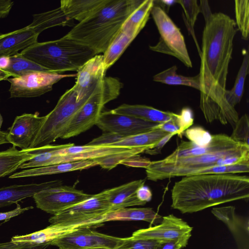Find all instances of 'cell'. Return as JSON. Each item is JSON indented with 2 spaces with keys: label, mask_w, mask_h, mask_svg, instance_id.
Returning a JSON list of instances; mask_svg holds the SVG:
<instances>
[{
  "label": "cell",
  "mask_w": 249,
  "mask_h": 249,
  "mask_svg": "<svg viewBox=\"0 0 249 249\" xmlns=\"http://www.w3.org/2000/svg\"><path fill=\"white\" fill-rule=\"evenodd\" d=\"M205 24L198 73L201 85L200 108L207 123H234L238 114L225 97L229 64L232 57L235 21L227 15L213 13L207 0L200 1Z\"/></svg>",
  "instance_id": "1"
},
{
  "label": "cell",
  "mask_w": 249,
  "mask_h": 249,
  "mask_svg": "<svg viewBox=\"0 0 249 249\" xmlns=\"http://www.w3.org/2000/svg\"><path fill=\"white\" fill-rule=\"evenodd\" d=\"M249 163V146L219 134L213 135L204 146L181 141L169 156L150 161L145 172L148 180L157 181L196 175L248 173Z\"/></svg>",
  "instance_id": "2"
},
{
  "label": "cell",
  "mask_w": 249,
  "mask_h": 249,
  "mask_svg": "<svg viewBox=\"0 0 249 249\" xmlns=\"http://www.w3.org/2000/svg\"><path fill=\"white\" fill-rule=\"evenodd\" d=\"M249 197V178L234 174L183 177L171 190L173 208L193 213L221 204Z\"/></svg>",
  "instance_id": "3"
},
{
  "label": "cell",
  "mask_w": 249,
  "mask_h": 249,
  "mask_svg": "<svg viewBox=\"0 0 249 249\" xmlns=\"http://www.w3.org/2000/svg\"><path fill=\"white\" fill-rule=\"evenodd\" d=\"M142 0H109L65 36L89 47L96 54L104 53L125 20Z\"/></svg>",
  "instance_id": "4"
},
{
  "label": "cell",
  "mask_w": 249,
  "mask_h": 249,
  "mask_svg": "<svg viewBox=\"0 0 249 249\" xmlns=\"http://www.w3.org/2000/svg\"><path fill=\"white\" fill-rule=\"evenodd\" d=\"M20 53L50 72L77 71L96 55L89 47L64 36L52 41L37 42Z\"/></svg>",
  "instance_id": "5"
},
{
  "label": "cell",
  "mask_w": 249,
  "mask_h": 249,
  "mask_svg": "<svg viewBox=\"0 0 249 249\" xmlns=\"http://www.w3.org/2000/svg\"><path fill=\"white\" fill-rule=\"evenodd\" d=\"M89 98L78 100L72 87L59 98L47 115L29 149L50 145L61 138L71 121Z\"/></svg>",
  "instance_id": "6"
},
{
  "label": "cell",
  "mask_w": 249,
  "mask_h": 249,
  "mask_svg": "<svg viewBox=\"0 0 249 249\" xmlns=\"http://www.w3.org/2000/svg\"><path fill=\"white\" fill-rule=\"evenodd\" d=\"M123 84L116 78L105 77L82 106L61 139L77 136L96 124L105 105L119 95Z\"/></svg>",
  "instance_id": "7"
},
{
  "label": "cell",
  "mask_w": 249,
  "mask_h": 249,
  "mask_svg": "<svg viewBox=\"0 0 249 249\" xmlns=\"http://www.w3.org/2000/svg\"><path fill=\"white\" fill-rule=\"evenodd\" d=\"M151 14L160 34L159 40L149 49L154 52L173 56L188 68L192 62L180 29L160 6L154 3Z\"/></svg>",
  "instance_id": "8"
},
{
  "label": "cell",
  "mask_w": 249,
  "mask_h": 249,
  "mask_svg": "<svg viewBox=\"0 0 249 249\" xmlns=\"http://www.w3.org/2000/svg\"><path fill=\"white\" fill-rule=\"evenodd\" d=\"M109 212V202L103 191L53 215L49 218V222L51 224L91 227L105 222V216Z\"/></svg>",
  "instance_id": "9"
},
{
  "label": "cell",
  "mask_w": 249,
  "mask_h": 249,
  "mask_svg": "<svg viewBox=\"0 0 249 249\" xmlns=\"http://www.w3.org/2000/svg\"><path fill=\"white\" fill-rule=\"evenodd\" d=\"M76 74H63L49 71H34L18 77L8 78L11 98L40 96L53 89V85L63 78L76 77Z\"/></svg>",
  "instance_id": "10"
},
{
  "label": "cell",
  "mask_w": 249,
  "mask_h": 249,
  "mask_svg": "<svg viewBox=\"0 0 249 249\" xmlns=\"http://www.w3.org/2000/svg\"><path fill=\"white\" fill-rule=\"evenodd\" d=\"M92 195L73 187L57 185L36 193L33 197L37 208L54 215Z\"/></svg>",
  "instance_id": "11"
},
{
  "label": "cell",
  "mask_w": 249,
  "mask_h": 249,
  "mask_svg": "<svg viewBox=\"0 0 249 249\" xmlns=\"http://www.w3.org/2000/svg\"><path fill=\"white\" fill-rule=\"evenodd\" d=\"M122 240L123 238L101 233L86 226L63 235L53 241L50 245L61 249H114Z\"/></svg>",
  "instance_id": "12"
},
{
  "label": "cell",
  "mask_w": 249,
  "mask_h": 249,
  "mask_svg": "<svg viewBox=\"0 0 249 249\" xmlns=\"http://www.w3.org/2000/svg\"><path fill=\"white\" fill-rule=\"evenodd\" d=\"M159 124L108 110L102 112L95 125L105 133L128 137L154 129Z\"/></svg>",
  "instance_id": "13"
},
{
  "label": "cell",
  "mask_w": 249,
  "mask_h": 249,
  "mask_svg": "<svg viewBox=\"0 0 249 249\" xmlns=\"http://www.w3.org/2000/svg\"><path fill=\"white\" fill-rule=\"evenodd\" d=\"M139 147L128 148L109 144L75 145L69 143L57 145L56 153L61 157L62 163L95 160L134 151Z\"/></svg>",
  "instance_id": "14"
},
{
  "label": "cell",
  "mask_w": 249,
  "mask_h": 249,
  "mask_svg": "<svg viewBox=\"0 0 249 249\" xmlns=\"http://www.w3.org/2000/svg\"><path fill=\"white\" fill-rule=\"evenodd\" d=\"M106 72L101 54L95 55L80 67L77 71L76 80L73 87L77 100L89 98L103 81Z\"/></svg>",
  "instance_id": "15"
},
{
  "label": "cell",
  "mask_w": 249,
  "mask_h": 249,
  "mask_svg": "<svg viewBox=\"0 0 249 249\" xmlns=\"http://www.w3.org/2000/svg\"><path fill=\"white\" fill-rule=\"evenodd\" d=\"M38 113H24L17 116L9 128L7 139L13 146L21 150L29 149L45 120Z\"/></svg>",
  "instance_id": "16"
},
{
  "label": "cell",
  "mask_w": 249,
  "mask_h": 249,
  "mask_svg": "<svg viewBox=\"0 0 249 249\" xmlns=\"http://www.w3.org/2000/svg\"><path fill=\"white\" fill-rule=\"evenodd\" d=\"M193 228L173 214L162 217L161 222L153 227L138 230L132 236L138 239L166 241L191 234Z\"/></svg>",
  "instance_id": "17"
},
{
  "label": "cell",
  "mask_w": 249,
  "mask_h": 249,
  "mask_svg": "<svg viewBox=\"0 0 249 249\" xmlns=\"http://www.w3.org/2000/svg\"><path fill=\"white\" fill-rule=\"evenodd\" d=\"M40 34L29 25L0 35V56H11L38 42Z\"/></svg>",
  "instance_id": "18"
},
{
  "label": "cell",
  "mask_w": 249,
  "mask_h": 249,
  "mask_svg": "<svg viewBox=\"0 0 249 249\" xmlns=\"http://www.w3.org/2000/svg\"><path fill=\"white\" fill-rule=\"evenodd\" d=\"M144 183V179L136 180L105 190L110 206V212L129 206L145 204L139 200L136 195L137 190Z\"/></svg>",
  "instance_id": "19"
},
{
  "label": "cell",
  "mask_w": 249,
  "mask_h": 249,
  "mask_svg": "<svg viewBox=\"0 0 249 249\" xmlns=\"http://www.w3.org/2000/svg\"><path fill=\"white\" fill-rule=\"evenodd\" d=\"M82 227L86 226L51 224L44 229L31 233L14 236L11 238V241L36 246H48L54 240Z\"/></svg>",
  "instance_id": "20"
},
{
  "label": "cell",
  "mask_w": 249,
  "mask_h": 249,
  "mask_svg": "<svg viewBox=\"0 0 249 249\" xmlns=\"http://www.w3.org/2000/svg\"><path fill=\"white\" fill-rule=\"evenodd\" d=\"M110 110L114 113L128 115L144 121L159 124L170 121H177L179 116L172 112L162 111L143 105L124 104Z\"/></svg>",
  "instance_id": "21"
},
{
  "label": "cell",
  "mask_w": 249,
  "mask_h": 249,
  "mask_svg": "<svg viewBox=\"0 0 249 249\" xmlns=\"http://www.w3.org/2000/svg\"><path fill=\"white\" fill-rule=\"evenodd\" d=\"M96 165H98V163L94 160L61 163L47 166L24 169L10 175L9 178L34 177L64 173L87 169Z\"/></svg>",
  "instance_id": "22"
},
{
  "label": "cell",
  "mask_w": 249,
  "mask_h": 249,
  "mask_svg": "<svg viewBox=\"0 0 249 249\" xmlns=\"http://www.w3.org/2000/svg\"><path fill=\"white\" fill-rule=\"evenodd\" d=\"M58 185L57 181L12 185L0 188V208L17 203L22 199L33 197L36 193Z\"/></svg>",
  "instance_id": "23"
},
{
  "label": "cell",
  "mask_w": 249,
  "mask_h": 249,
  "mask_svg": "<svg viewBox=\"0 0 249 249\" xmlns=\"http://www.w3.org/2000/svg\"><path fill=\"white\" fill-rule=\"evenodd\" d=\"M109 0H63L60 8L73 20L79 22L89 18L102 8Z\"/></svg>",
  "instance_id": "24"
},
{
  "label": "cell",
  "mask_w": 249,
  "mask_h": 249,
  "mask_svg": "<svg viewBox=\"0 0 249 249\" xmlns=\"http://www.w3.org/2000/svg\"><path fill=\"white\" fill-rule=\"evenodd\" d=\"M168 134L160 129L128 137H119L111 134L110 143L107 144L128 148L147 147L151 149Z\"/></svg>",
  "instance_id": "25"
},
{
  "label": "cell",
  "mask_w": 249,
  "mask_h": 249,
  "mask_svg": "<svg viewBox=\"0 0 249 249\" xmlns=\"http://www.w3.org/2000/svg\"><path fill=\"white\" fill-rule=\"evenodd\" d=\"M153 6L154 0H142L125 20L121 30L135 38L146 25Z\"/></svg>",
  "instance_id": "26"
},
{
  "label": "cell",
  "mask_w": 249,
  "mask_h": 249,
  "mask_svg": "<svg viewBox=\"0 0 249 249\" xmlns=\"http://www.w3.org/2000/svg\"><path fill=\"white\" fill-rule=\"evenodd\" d=\"M121 220H142L157 225L161 222L162 217L151 208H125L107 213L105 222Z\"/></svg>",
  "instance_id": "27"
},
{
  "label": "cell",
  "mask_w": 249,
  "mask_h": 249,
  "mask_svg": "<svg viewBox=\"0 0 249 249\" xmlns=\"http://www.w3.org/2000/svg\"><path fill=\"white\" fill-rule=\"evenodd\" d=\"M33 21L29 26L39 34L47 29L55 26H72L74 20L63 12L60 7L47 12L33 15Z\"/></svg>",
  "instance_id": "28"
},
{
  "label": "cell",
  "mask_w": 249,
  "mask_h": 249,
  "mask_svg": "<svg viewBox=\"0 0 249 249\" xmlns=\"http://www.w3.org/2000/svg\"><path fill=\"white\" fill-rule=\"evenodd\" d=\"M34 157L27 151L18 150L14 146L0 151V178L19 169L22 164Z\"/></svg>",
  "instance_id": "29"
},
{
  "label": "cell",
  "mask_w": 249,
  "mask_h": 249,
  "mask_svg": "<svg viewBox=\"0 0 249 249\" xmlns=\"http://www.w3.org/2000/svg\"><path fill=\"white\" fill-rule=\"evenodd\" d=\"M177 67L173 66L153 76V81L172 86H185L201 89L198 74L195 76H185L177 72Z\"/></svg>",
  "instance_id": "30"
},
{
  "label": "cell",
  "mask_w": 249,
  "mask_h": 249,
  "mask_svg": "<svg viewBox=\"0 0 249 249\" xmlns=\"http://www.w3.org/2000/svg\"><path fill=\"white\" fill-rule=\"evenodd\" d=\"M134 39L120 29L103 53L106 71L116 62Z\"/></svg>",
  "instance_id": "31"
},
{
  "label": "cell",
  "mask_w": 249,
  "mask_h": 249,
  "mask_svg": "<svg viewBox=\"0 0 249 249\" xmlns=\"http://www.w3.org/2000/svg\"><path fill=\"white\" fill-rule=\"evenodd\" d=\"M249 54L247 50L243 51V59L238 71L233 88L226 89L225 97L228 103L234 107L239 104L243 97L245 82L249 73Z\"/></svg>",
  "instance_id": "32"
},
{
  "label": "cell",
  "mask_w": 249,
  "mask_h": 249,
  "mask_svg": "<svg viewBox=\"0 0 249 249\" xmlns=\"http://www.w3.org/2000/svg\"><path fill=\"white\" fill-rule=\"evenodd\" d=\"M10 63L4 71L13 77H18L34 71H49L22 56L20 53L10 56ZM50 72V71H49Z\"/></svg>",
  "instance_id": "33"
},
{
  "label": "cell",
  "mask_w": 249,
  "mask_h": 249,
  "mask_svg": "<svg viewBox=\"0 0 249 249\" xmlns=\"http://www.w3.org/2000/svg\"><path fill=\"white\" fill-rule=\"evenodd\" d=\"M183 10L182 18L188 32L194 39L200 56L201 50L196 40L194 30V26L198 14L200 13L199 5L196 0H179L178 2Z\"/></svg>",
  "instance_id": "34"
},
{
  "label": "cell",
  "mask_w": 249,
  "mask_h": 249,
  "mask_svg": "<svg viewBox=\"0 0 249 249\" xmlns=\"http://www.w3.org/2000/svg\"><path fill=\"white\" fill-rule=\"evenodd\" d=\"M236 25L243 38L247 40L249 34V0H235Z\"/></svg>",
  "instance_id": "35"
},
{
  "label": "cell",
  "mask_w": 249,
  "mask_h": 249,
  "mask_svg": "<svg viewBox=\"0 0 249 249\" xmlns=\"http://www.w3.org/2000/svg\"><path fill=\"white\" fill-rule=\"evenodd\" d=\"M212 213L218 219L223 221L233 232L238 231L241 223L235 213V208L233 206H225L214 208Z\"/></svg>",
  "instance_id": "36"
},
{
  "label": "cell",
  "mask_w": 249,
  "mask_h": 249,
  "mask_svg": "<svg viewBox=\"0 0 249 249\" xmlns=\"http://www.w3.org/2000/svg\"><path fill=\"white\" fill-rule=\"evenodd\" d=\"M231 135L230 136L234 141L249 146V120L248 115L244 114L238 119Z\"/></svg>",
  "instance_id": "37"
},
{
  "label": "cell",
  "mask_w": 249,
  "mask_h": 249,
  "mask_svg": "<svg viewBox=\"0 0 249 249\" xmlns=\"http://www.w3.org/2000/svg\"><path fill=\"white\" fill-rule=\"evenodd\" d=\"M161 242L138 239L131 236L123 238L122 242L114 249H155Z\"/></svg>",
  "instance_id": "38"
},
{
  "label": "cell",
  "mask_w": 249,
  "mask_h": 249,
  "mask_svg": "<svg viewBox=\"0 0 249 249\" xmlns=\"http://www.w3.org/2000/svg\"><path fill=\"white\" fill-rule=\"evenodd\" d=\"M185 135L190 142L199 146L209 144L212 136L208 131L200 126L187 129L185 131Z\"/></svg>",
  "instance_id": "39"
},
{
  "label": "cell",
  "mask_w": 249,
  "mask_h": 249,
  "mask_svg": "<svg viewBox=\"0 0 249 249\" xmlns=\"http://www.w3.org/2000/svg\"><path fill=\"white\" fill-rule=\"evenodd\" d=\"M177 124L179 127L178 135L180 136L194 123L193 113L192 110L188 107H184L178 114Z\"/></svg>",
  "instance_id": "40"
},
{
  "label": "cell",
  "mask_w": 249,
  "mask_h": 249,
  "mask_svg": "<svg viewBox=\"0 0 249 249\" xmlns=\"http://www.w3.org/2000/svg\"><path fill=\"white\" fill-rule=\"evenodd\" d=\"M191 236L189 234L177 239L161 242L155 249H181L186 246Z\"/></svg>",
  "instance_id": "41"
},
{
  "label": "cell",
  "mask_w": 249,
  "mask_h": 249,
  "mask_svg": "<svg viewBox=\"0 0 249 249\" xmlns=\"http://www.w3.org/2000/svg\"><path fill=\"white\" fill-rule=\"evenodd\" d=\"M47 247L25 243H16L11 241L0 243V249H45Z\"/></svg>",
  "instance_id": "42"
},
{
  "label": "cell",
  "mask_w": 249,
  "mask_h": 249,
  "mask_svg": "<svg viewBox=\"0 0 249 249\" xmlns=\"http://www.w3.org/2000/svg\"><path fill=\"white\" fill-rule=\"evenodd\" d=\"M16 204L17 206L15 209L8 212L0 213V221H4V222H7L11 218L18 216L23 213L25 211L34 208L33 206H28L25 208H21L20 205L18 204V202Z\"/></svg>",
  "instance_id": "43"
},
{
  "label": "cell",
  "mask_w": 249,
  "mask_h": 249,
  "mask_svg": "<svg viewBox=\"0 0 249 249\" xmlns=\"http://www.w3.org/2000/svg\"><path fill=\"white\" fill-rule=\"evenodd\" d=\"M175 133H169L160 140L159 142L152 148L146 150L145 153L149 155H156L160 153L161 150L165 144L171 139Z\"/></svg>",
  "instance_id": "44"
},
{
  "label": "cell",
  "mask_w": 249,
  "mask_h": 249,
  "mask_svg": "<svg viewBox=\"0 0 249 249\" xmlns=\"http://www.w3.org/2000/svg\"><path fill=\"white\" fill-rule=\"evenodd\" d=\"M155 129H160L168 133H175L176 135L178 134L179 131L177 121H170L160 123L156 126Z\"/></svg>",
  "instance_id": "45"
},
{
  "label": "cell",
  "mask_w": 249,
  "mask_h": 249,
  "mask_svg": "<svg viewBox=\"0 0 249 249\" xmlns=\"http://www.w3.org/2000/svg\"><path fill=\"white\" fill-rule=\"evenodd\" d=\"M136 195L138 199L145 204L150 201L152 196L151 191L148 187L144 185L137 190Z\"/></svg>",
  "instance_id": "46"
},
{
  "label": "cell",
  "mask_w": 249,
  "mask_h": 249,
  "mask_svg": "<svg viewBox=\"0 0 249 249\" xmlns=\"http://www.w3.org/2000/svg\"><path fill=\"white\" fill-rule=\"evenodd\" d=\"M14 3L11 0H0V19L9 15Z\"/></svg>",
  "instance_id": "47"
},
{
  "label": "cell",
  "mask_w": 249,
  "mask_h": 249,
  "mask_svg": "<svg viewBox=\"0 0 249 249\" xmlns=\"http://www.w3.org/2000/svg\"><path fill=\"white\" fill-rule=\"evenodd\" d=\"M155 1V0H154ZM159 4H156L160 6L165 12L168 11L170 7L178 2L177 0H162L156 1ZM156 3V2H155Z\"/></svg>",
  "instance_id": "48"
},
{
  "label": "cell",
  "mask_w": 249,
  "mask_h": 249,
  "mask_svg": "<svg viewBox=\"0 0 249 249\" xmlns=\"http://www.w3.org/2000/svg\"><path fill=\"white\" fill-rule=\"evenodd\" d=\"M10 63V56H0V69L5 70L9 66Z\"/></svg>",
  "instance_id": "49"
},
{
  "label": "cell",
  "mask_w": 249,
  "mask_h": 249,
  "mask_svg": "<svg viewBox=\"0 0 249 249\" xmlns=\"http://www.w3.org/2000/svg\"><path fill=\"white\" fill-rule=\"evenodd\" d=\"M2 121V117L0 113V145L8 143L7 139V133L0 130Z\"/></svg>",
  "instance_id": "50"
},
{
  "label": "cell",
  "mask_w": 249,
  "mask_h": 249,
  "mask_svg": "<svg viewBox=\"0 0 249 249\" xmlns=\"http://www.w3.org/2000/svg\"><path fill=\"white\" fill-rule=\"evenodd\" d=\"M11 76L5 71L0 69V81L7 80Z\"/></svg>",
  "instance_id": "51"
},
{
  "label": "cell",
  "mask_w": 249,
  "mask_h": 249,
  "mask_svg": "<svg viewBox=\"0 0 249 249\" xmlns=\"http://www.w3.org/2000/svg\"><path fill=\"white\" fill-rule=\"evenodd\" d=\"M102 249V248H95V249Z\"/></svg>",
  "instance_id": "52"
}]
</instances>
